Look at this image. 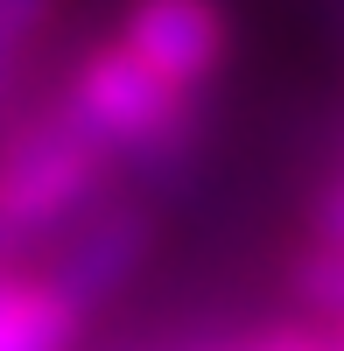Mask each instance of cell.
I'll list each match as a JSON object with an SVG mask.
<instances>
[{"mask_svg": "<svg viewBox=\"0 0 344 351\" xmlns=\"http://www.w3.org/2000/svg\"><path fill=\"white\" fill-rule=\"evenodd\" d=\"M56 14L64 0H0V127L28 106V77L56 36Z\"/></svg>", "mask_w": 344, "mask_h": 351, "instance_id": "cell-6", "label": "cell"}, {"mask_svg": "<svg viewBox=\"0 0 344 351\" xmlns=\"http://www.w3.org/2000/svg\"><path fill=\"white\" fill-rule=\"evenodd\" d=\"M49 99L120 162V176H140V183L176 176L197 155V141H204V106L183 99L176 84H162L120 36L84 43L56 71Z\"/></svg>", "mask_w": 344, "mask_h": 351, "instance_id": "cell-1", "label": "cell"}, {"mask_svg": "<svg viewBox=\"0 0 344 351\" xmlns=\"http://www.w3.org/2000/svg\"><path fill=\"white\" fill-rule=\"evenodd\" d=\"M106 197H120V162L49 92H36L0 127V239L21 260H42Z\"/></svg>", "mask_w": 344, "mask_h": 351, "instance_id": "cell-2", "label": "cell"}, {"mask_svg": "<svg viewBox=\"0 0 344 351\" xmlns=\"http://www.w3.org/2000/svg\"><path fill=\"white\" fill-rule=\"evenodd\" d=\"M84 330V316L64 302L42 267L0 274V351H71Z\"/></svg>", "mask_w": 344, "mask_h": 351, "instance_id": "cell-5", "label": "cell"}, {"mask_svg": "<svg viewBox=\"0 0 344 351\" xmlns=\"http://www.w3.org/2000/svg\"><path fill=\"white\" fill-rule=\"evenodd\" d=\"M288 288H295V302L317 316V324H344V253L302 239L295 267H288Z\"/></svg>", "mask_w": 344, "mask_h": 351, "instance_id": "cell-7", "label": "cell"}, {"mask_svg": "<svg viewBox=\"0 0 344 351\" xmlns=\"http://www.w3.org/2000/svg\"><path fill=\"white\" fill-rule=\"evenodd\" d=\"M112 36L162 84H176L197 106L218 92L225 64H232V14H225V0H120Z\"/></svg>", "mask_w": 344, "mask_h": 351, "instance_id": "cell-4", "label": "cell"}, {"mask_svg": "<svg viewBox=\"0 0 344 351\" xmlns=\"http://www.w3.org/2000/svg\"><path fill=\"white\" fill-rule=\"evenodd\" d=\"M337 176H344V169H337Z\"/></svg>", "mask_w": 344, "mask_h": 351, "instance_id": "cell-8", "label": "cell"}, {"mask_svg": "<svg viewBox=\"0 0 344 351\" xmlns=\"http://www.w3.org/2000/svg\"><path fill=\"white\" fill-rule=\"evenodd\" d=\"M148 253H155V211H148V197H106L92 218H77L64 239L36 260V267L64 288V302L92 324L106 302H120L127 288L140 281Z\"/></svg>", "mask_w": 344, "mask_h": 351, "instance_id": "cell-3", "label": "cell"}]
</instances>
